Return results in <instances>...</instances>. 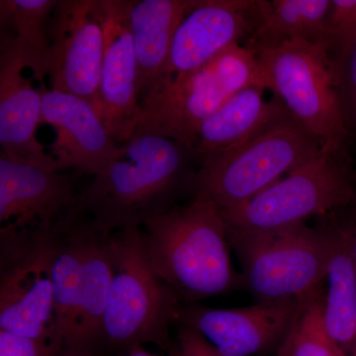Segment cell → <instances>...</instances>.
Masks as SVG:
<instances>
[{
    "mask_svg": "<svg viewBox=\"0 0 356 356\" xmlns=\"http://www.w3.org/2000/svg\"><path fill=\"white\" fill-rule=\"evenodd\" d=\"M28 69L14 40L0 35V145L2 153L35 165L62 170L37 139L42 124L41 89L23 76Z\"/></svg>",
    "mask_w": 356,
    "mask_h": 356,
    "instance_id": "2e32d148",
    "label": "cell"
},
{
    "mask_svg": "<svg viewBox=\"0 0 356 356\" xmlns=\"http://www.w3.org/2000/svg\"><path fill=\"white\" fill-rule=\"evenodd\" d=\"M42 124L56 137L51 154L60 170L92 177L102 173L122 151L90 102L70 93L41 86Z\"/></svg>",
    "mask_w": 356,
    "mask_h": 356,
    "instance_id": "7c38bea8",
    "label": "cell"
},
{
    "mask_svg": "<svg viewBox=\"0 0 356 356\" xmlns=\"http://www.w3.org/2000/svg\"><path fill=\"white\" fill-rule=\"evenodd\" d=\"M191 149L151 134L134 135L119 156L77 194L74 207L108 233L140 228L172 209Z\"/></svg>",
    "mask_w": 356,
    "mask_h": 356,
    "instance_id": "7a4b0ae2",
    "label": "cell"
},
{
    "mask_svg": "<svg viewBox=\"0 0 356 356\" xmlns=\"http://www.w3.org/2000/svg\"><path fill=\"white\" fill-rule=\"evenodd\" d=\"M88 217L76 207L51 229L54 289V341L69 350L83 287L84 238Z\"/></svg>",
    "mask_w": 356,
    "mask_h": 356,
    "instance_id": "ac0fdd59",
    "label": "cell"
},
{
    "mask_svg": "<svg viewBox=\"0 0 356 356\" xmlns=\"http://www.w3.org/2000/svg\"><path fill=\"white\" fill-rule=\"evenodd\" d=\"M255 26L257 1L199 0L175 32L163 83L200 69Z\"/></svg>",
    "mask_w": 356,
    "mask_h": 356,
    "instance_id": "5bb4252c",
    "label": "cell"
},
{
    "mask_svg": "<svg viewBox=\"0 0 356 356\" xmlns=\"http://www.w3.org/2000/svg\"><path fill=\"white\" fill-rule=\"evenodd\" d=\"M320 142L292 117L232 151L201 159L192 189L220 212L238 207L320 153Z\"/></svg>",
    "mask_w": 356,
    "mask_h": 356,
    "instance_id": "5b68a950",
    "label": "cell"
},
{
    "mask_svg": "<svg viewBox=\"0 0 356 356\" xmlns=\"http://www.w3.org/2000/svg\"><path fill=\"white\" fill-rule=\"evenodd\" d=\"M300 298L233 309L184 304L175 322L198 332L224 356H252L278 348L296 321Z\"/></svg>",
    "mask_w": 356,
    "mask_h": 356,
    "instance_id": "8fae6325",
    "label": "cell"
},
{
    "mask_svg": "<svg viewBox=\"0 0 356 356\" xmlns=\"http://www.w3.org/2000/svg\"><path fill=\"white\" fill-rule=\"evenodd\" d=\"M242 266V288L257 302L306 296L321 287L331 254L330 229L305 222L259 233L229 231Z\"/></svg>",
    "mask_w": 356,
    "mask_h": 356,
    "instance_id": "8992f818",
    "label": "cell"
},
{
    "mask_svg": "<svg viewBox=\"0 0 356 356\" xmlns=\"http://www.w3.org/2000/svg\"><path fill=\"white\" fill-rule=\"evenodd\" d=\"M348 60V89H350V110L353 119L356 122V43L351 50Z\"/></svg>",
    "mask_w": 356,
    "mask_h": 356,
    "instance_id": "83f0119b",
    "label": "cell"
},
{
    "mask_svg": "<svg viewBox=\"0 0 356 356\" xmlns=\"http://www.w3.org/2000/svg\"><path fill=\"white\" fill-rule=\"evenodd\" d=\"M234 95L214 58L200 69L165 81L142 100L134 135L168 138L193 152L204 122Z\"/></svg>",
    "mask_w": 356,
    "mask_h": 356,
    "instance_id": "30bf717a",
    "label": "cell"
},
{
    "mask_svg": "<svg viewBox=\"0 0 356 356\" xmlns=\"http://www.w3.org/2000/svg\"><path fill=\"white\" fill-rule=\"evenodd\" d=\"M113 274L103 318L102 344L128 348L165 346L181 301L147 264L140 228L111 236Z\"/></svg>",
    "mask_w": 356,
    "mask_h": 356,
    "instance_id": "277c9868",
    "label": "cell"
},
{
    "mask_svg": "<svg viewBox=\"0 0 356 356\" xmlns=\"http://www.w3.org/2000/svg\"><path fill=\"white\" fill-rule=\"evenodd\" d=\"M111 236L112 233L103 231L88 217L83 287L70 350L90 353L102 344L103 318L113 274Z\"/></svg>",
    "mask_w": 356,
    "mask_h": 356,
    "instance_id": "ffe728a7",
    "label": "cell"
},
{
    "mask_svg": "<svg viewBox=\"0 0 356 356\" xmlns=\"http://www.w3.org/2000/svg\"><path fill=\"white\" fill-rule=\"evenodd\" d=\"M178 350L181 356H224L215 350L198 332L180 325L178 330Z\"/></svg>",
    "mask_w": 356,
    "mask_h": 356,
    "instance_id": "4316f807",
    "label": "cell"
},
{
    "mask_svg": "<svg viewBox=\"0 0 356 356\" xmlns=\"http://www.w3.org/2000/svg\"><path fill=\"white\" fill-rule=\"evenodd\" d=\"M323 318L329 337L348 356L356 344V266L353 228H332Z\"/></svg>",
    "mask_w": 356,
    "mask_h": 356,
    "instance_id": "44dd1931",
    "label": "cell"
},
{
    "mask_svg": "<svg viewBox=\"0 0 356 356\" xmlns=\"http://www.w3.org/2000/svg\"><path fill=\"white\" fill-rule=\"evenodd\" d=\"M264 91L250 88L232 95L204 122L193 154L203 159L227 153L291 117L277 98L266 102Z\"/></svg>",
    "mask_w": 356,
    "mask_h": 356,
    "instance_id": "d6986e66",
    "label": "cell"
},
{
    "mask_svg": "<svg viewBox=\"0 0 356 356\" xmlns=\"http://www.w3.org/2000/svg\"><path fill=\"white\" fill-rule=\"evenodd\" d=\"M58 0H1L0 24L17 44L28 69L44 86L51 57L50 24Z\"/></svg>",
    "mask_w": 356,
    "mask_h": 356,
    "instance_id": "603a6c76",
    "label": "cell"
},
{
    "mask_svg": "<svg viewBox=\"0 0 356 356\" xmlns=\"http://www.w3.org/2000/svg\"><path fill=\"white\" fill-rule=\"evenodd\" d=\"M330 6L331 0H259L252 42L274 46L300 39L325 44Z\"/></svg>",
    "mask_w": 356,
    "mask_h": 356,
    "instance_id": "7402d4cb",
    "label": "cell"
},
{
    "mask_svg": "<svg viewBox=\"0 0 356 356\" xmlns=\"http://www.w3.org/2000/svg\"><path fill=\"white\" fill-rule=\"evenodd\" d=\"M123 356H156L145 350L143 346H135L128 348Z\"/></svg>",
    "mask_w": 356,
    "mask_h": 356,
    "instance_id": "f1b7e54d",
    "label": "cell"
},
{
    "mask_svg": "<svg viewBox=\"0 0 356 356\" xmlns=\"http://www.w3.org/2000/svg\"><path fill=\"white\" fill-rule=\"evenodd\" d=\"M63 350L50 341L0 330V356H58Z\"/></svg>",
    "mask_w": 356,
    "mask_h": 356,
    "instance_id": "484cf974",
    "label": "cell"
},
{
    "mask_svg": "<svg viewBox=\"0 0 356 356\" xmlns=\"http://www.w3.org/2000/svg\"><path fill=\"white\" fill-rule=\"evenodd\" d=\"M77 194L65 170L0 156V228L51 226L74 207Z\"/></svg>",
    "mask_w": 356,
    "mask_h": 356,
    "instance_id": "9a60e30c",
    "label": "cell"
},
{
    "mask_svg": "<svg viewBox=\"0 0 356 356\" xmlns=\"http://www.w3.org/2000/svg\"><path fill=\"white\" fill-rule=\"evenodd\" d=\"M168 356H181L180 355L179 350L178 348H172V350L170 351Z\"/></svg>",
    "mask_w": 356,
    "mask_h": 356,
    "instance_id": "1f68e13d",
    "label": "cell"
},
{
    "mask_svg": "<svg viewBox=\"0 0 356 356\" xmlns=\"http://www.w3.org/2000/svg\"><path fill=\"white\" fill-rule=\"evenodd\" d=\"M250 47L259 58L264 89L273 91L323 149L337 153L346 129L327 47L300 39Z\"/></svg>",
    "mask_w": 356,
    "mask_h": 356,
    "instance_id": "3957f363",
    "label": "cell"
},
{
    "mask_svg": "<svg viewBox=\"0 0 356 356\" xmlns=\"http://www.w3.org/2000/svg\"><path fill=\"white\" fill-rule=\"evenodd\" d=\"M104 55L100 74V116L118 145L135 133L140 115L137 63L129 29L127 0H100Z\"/></svg>",
    "mask_w": 356,
    "mask_h": 356,
    "instance_id": "4fadbf2b",
    "label": "cell"
},
{
    "mask_svg": "<svg viewBox=\"0 0 356 356\" xmlns=\"http://www.w3.org/2000/svg\"><path fill=\"white\" fill-rule=\"evenodd\" d=\"M199 0H127L129 29L137 63L140 104L165 81L178 26Z\"/></svg>",
    "mask_w": 356,
    "mask_h": 356,
    "instance_id": "e0dca14e",
    "label": "cell"
},
{
    "mask_svg": "<svg viewBox=\"0 0 356 356\" xmlns=\"http://www.w3.org/2000/svg\"><path fill=\"white\" fill-rule=\"evenodd\" d=\"M318 287L300 298V308L291 331L276 356H348L325 331L323 311L325 293Z\"/></svg>",
    "mask_w": 356,
    "mask_h": 356,
    "instance_id": "cb8c5ba5",
    "label": "cell"
},
{
    "mask_svg": "<svg viewBox=\"0 0 356 356\" xmlns=\"http://www.w3.org/2000/svg\"><path fill=\"white\" fill-rule=\"evenodd\" d=\"M353 255L356 266V228H353Z\"/></svg>",
    "mask_w": 356,
    "mask_h": 356,
    "instance_id": "4dcf8cb0",
    "label": "cell"
},
{
    "mask_svg": "<svg viewBox=\"0 0 356 356\" xmlns=\"http://www.w3.org/2000/svg\"><path fill=\"white\" fill-rule=\"evenodd\" d=\"M325 42L329 51L348 58L356 43V0H331Z\"/></svg>",
    "mask_w": 356,
    "mask_h": 356,
    "instance_id": "d4e9b609",
    "label": "cell"
},
{
    "mask_svg": "<svg viewBox=\"0 0 356 356\" xmlns=\"http://www.w3.org/2000/svg\"><path fill=\"white\" fill-rule=\"evenodd\" d=\"M50 37L51 89L83 98L100 115L105 42L100 0H58Z\"/></svg>",
    "mask_w": 356,
    "mask_h": 356,
    "instance_id": "9c48e42d",
    "label": "cell"
},
{
    "mask_svg": "<svg viewBox=\"0 0 356 356\" xmlns=\"http://www.w3.org/2000/svg\"><path fill=\"white\" fill-rule=\"evenodd\" d=\"M351 356H356V344H355V350H353V355H351Z\"/></svg>",
    "mask_w": 356,
    "mask_h": 356,
    "instance_id": "d6a6232c",
    "label": "cell"
},
{
    "mask_svg": "<svg viewBox=\"0 0 356 356\" xmlns=\"http://www.w3.org/2000/svg\"><path fill=\"white\" fill-rule=\"evenodd\" d=\"M154 273L192 304L242 288L229 255L228 227L215 204L201 196L147 220L140 228Z\"/></svg>",
    "mask_w": 356,
    "mask_h": 356,
    "instance_id": "6da1fadb",
    "label": "cell"
},
{
    "mask_svg": "<svg viewBox=\"0 0 356 356\" xmlns=\"http://www.w3.org/2000/svg\"><path fill=\"white\" fill-rule=\"evenodd\" d=\"M53 225L0 228V330L56 344L50 243Z\"/></svg>",
    "mask_w": 356,
    "mask_h": 356,
    "instance_id": "52a82bcc",
    "label": "cell"
},
{
    "mask_svg": "<svg viewBox=\"0 0 356 356\" xmlns=\"http://www.w3.org/2000/svg\"><path fill=\"white\" fill-rule=\"evenodd\" d=\"M337 153L321 149L313 159L234 209L220 212L229 231L259 233L305 222L353 199L348 170Z\"/></svg>",
    "mask_w": 356,
    "mask_h": 356,
    "instance_id": "ba28073f",
    "label": "cell"
},
{
    "mask_svg": "<svg viewBox=\"0 0 356 356\" xmlns=\"http://www.w3.org/2000/svg\"><path fill=\"white\" fill-rule=\"evenodd\" d=\"M58 356H95L88 351L65 350Z\"/></svg>",
    "mask_w": 356,
    "mask_h": 356,
    "instance_id": "f546056e",
    "label": "cell"
}]
</instances>
